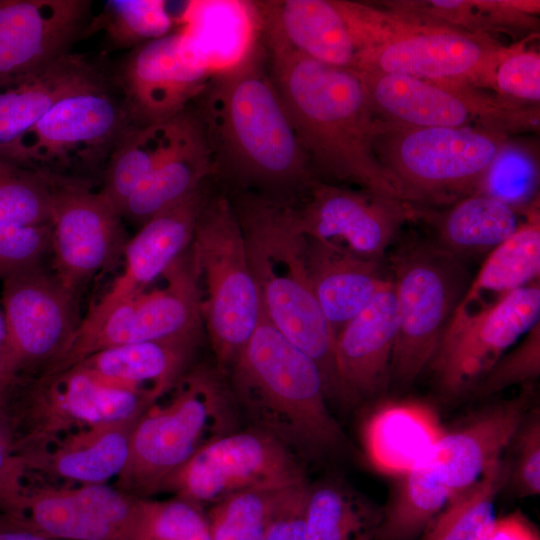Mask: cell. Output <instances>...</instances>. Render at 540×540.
Returning a JSON list of instances; mask_svg holds the SVG:
<instances>
[{
  "instance_id": "obj_34",
  "label": "cell",
  "mask_w": 540,
  "mask_h": 540,
  "mask_svg": "<svg viewBox=\"0 0 540 540\" xmlns=\"http://www.w3.org/2000/svg\"><path fill=\"white\" fill-rule=\"evenodd\" d=\"M307 540H376L384 509L337 477L309 482Z\"/></svg>"
},
{
  "instance_id": "obj_36",
  "label": "cell",
  "mask_w": 540,
  "mask_h": 540,
  "mask_svg": "<svg viewBox=\"0 0 540 540\" xmlns=\"http://www.w3.org/2000/svg\"><path fill=\"white\" fill-rule=\"evenodd\" d=\"M178 117L161 124L131 126L114 147L102 173L99 192L120 215L130 196L173 143Z\"/></svg>"
},
{
  "instance_id": "obj_38",
  "label": "cell",
  "mask_w": 540,
  "mask_h": 540,
  "mask_svg": "<svg viewBox=\"0 0 540 540\" xmlns=\"http://www.w3.org/2000/svg\"><path fill=\"white\" fill-rule=\"evenodd\" d=\"M174 20L163 0H110L86 32L103 30L116 48L133 49L173 31Z\"/></svg>"
},
{
  "instance_id": "obj_3",
  "label": "cell",
  "mask_w": 540,
  "mask_h": 540,
  "mask_svg": "<svg viewBox=\"0 0 540 540\" xmlns=\"http://www.w3.org/2000/svg\"><path fill=\"white\" fill-rule=\"evenodd\" d=\"M241 414L303 463L340 451L345 435L328 408L316 363L262 315L226 373Z\"/></svg>"
},
{
  "instance_id": "obj_12",
  "label": "cell",
  "mask_w": 540,
  "mask_h": 540,
  "mask_svg": "<svg viewBox=\"0 0 540 540\" xmlns=\"http://www.w3.org/2000/svg\"><path fill=\"white\" fill-rule=\"evenodd\" d=\"M164 284L115 302L99 301L82 320L64 363L73 366L115 346L200 336L199 273L191 246L160 276Z\"/></svg>"
},
{
  "instance_id": "obj_25",
  "label": "cell",
  "mask_w": 540,
  "mask_h": 540,
  "mask_svg": "<svg viewBox=\"0 0 540 540\" xmlns=\"http://www.w3.org/2000/svg\"><path fill=\"white\" fill-rule=\"evenodd\" d=\"M209 195L205 182L178 203L144 222L127 241L123 253L124 272L100 301L115 302L146 289L188 250Z\"/></svg>"
},
{
  "instance_id": "obj_33",
  "label": "cell",
  "mask_w": 540,
  "mask_h": 540,
  "mask_svg": "<svg viewBox=\"0 0 540 540\" xmlns=\"http://www.w3.org/2000/svg\"><path fill=\"white\" fill-rule=\"evenodd\" d=\"M539 274L540 221L537 212L510 238L489 252L454 314L469 315L489 309L511 293L539 281Z\"/></svg>"
},
{
  "instance_id": "obj_46",
  "label": "cell",
  "mask_w": 540,
  "mask_h": 540,
  "mask_svg": "<svg viewBox=\"0 0 540 540\" xmlns=\"http://www.w3.org/2000/svg\"><path fill=\"white\" fill-rule=\"evenodd\" d=\"M511 443L514 447L513 466L508 467V479L519 496L540 493V414L525 415Z\"/></svg>"
},
{
  "instance_id": "obj_50",
  "label": "cell",
  "mask_w": 540,
  "mask_h": 540,
  "mask_svg": "<svg viewBox=\"0 0 540 540\" xmlns=\"http://www.w3.org/2000/svg\"><path fill=\"white\" fill-rule=\"evenodd\" d=\"M12 382L7 364V329L3 313L0 305V401L7 387Z\"/></svg>"
},
{
  "instance_id": "obj_2",
  "label": "cell",
  "mask_w": 540,
  "mask_h": 540,
  "mask_svg": "<svg viewBox=\"0 0 540 540\" xmlns=\"http://www.w3.org/2000/svg\"><path fill=\"white\" fill-rule=\"evenodd\" d=\"M260 44L242 62L214 74L197 98L215 174L275 189L314 181Z\"/></svg>"
},
{
  "instance_id": "obj_30",
  "label": "cell",
  "mask_w": 540,
  "mask_h": 540,
  "mask_svg": "<svg viewBox=\"0 0 540 540\" xmlns=\"http://www.w3.org/2000/svg\"><path fill=\"white\" fill-rule=\"evenodd\" d=\"M200 336L130 343L96 352L78 364L112 386L151 390L160 398L190 369Z\"/></svg>"
},
{
  "instance_id": "obj_41",
  "label": "cell",
  "mask_w": 540,
  "mask_h": 540,
  "mask_svg": "<svg viewBox=\"0 0 540 540\" xmlns=\"http://www.w3.org/2000/svg\"><path fill=\"white\" fill-rule=\"evenodd\" d=\"M538 176L536 158L528 148L506 141L492 162L479 192L527 209L536 194Z\"/></svg>"
},
{
  "instance_id": "obj_1",
  "label": "cell",
  "mask_w": 540,
  "mask_h": 540,
  "mask_svg": "<svg viewBox=\"0 0 540 540\" xmlns=\"http://www.w3.org/2000/svg\"><path fill=\"white\" fill-rule=\"evenodd\" d=\"M270 76L310 167L409 203L374 150L376 117L360 75L262 38Z\"/></svg>"
},
{
  "instance_id": "obj_39",
  "label": "cell",
  "mask_w": 540,
  "mask_h": 540,
  "mask_svg": "<svg viewBox=\"0 0 540 540\" xmlns=\"http://www.w3.org/2000/svg\"><path fill=\"white\" fill-rule=\"evenodd\" d=\"M53 177L0 158V220L37 226L50 224Z\"/></svg>"
},
{
  "instance_id": "obj_16",
  "label": "cell",
  "mask_w": 540,
  "mask_h": 540,
  "mask_svg": "<svg viewBox=\"0 0 540 540\" xmlns=\"http://www.w3.org/2000/svg\"><path fill=\"white\" fill-rule=\"evenodd\" d=\"M539 317V281L489 309L453 314L429 365L440 390L458 396L476 389L504 352L539 323Z\"/></svg>"
},
{
  "instance_id": "obj_51",
  "label": "cell",
  "mask_w": 540,
  "mask_h": 540,
  "mask_svg": "<svg viewBox=\"0 0 540 540\" xmlns=\"http://www.w3.org/2000/svg\"><path fill=\"white\" fill-rule=\"evenodd\" d=\"M0 540H62L48 537L28 529L16 528L0 531Z\"/></svg>"
},
{
  "instance_id": "obj_49",
  "label": "cell",
  "mask_w": 540,
  "mask_h": 540,
  "mask_svg": "<svg viewBox=\"0 0 540 540\" xmlns=\"http://www.w3.org/2000/svg\"><path fill=\"white\" fill-rule=\"evenodd\" d=\"M486 540H540V537L534 525L521 512H514L497 518Z\"/></svg>"
},
{
  "instance_id": "obj_19",
  "label": "cell",
  "mask_w": 540,
  "mask_h": 540,
  "mask_svg": "<svg viewBox=\"0 0 540 540\" xmlns=\"http://www.w3.org/2000/svg\"><path fill=\"white\" fill-rule=\"evenodd\" d=\"M146 499L106 483L26 486V523L62 540H142Z\"/></svg>"
},
{
  "instance_id": "obj_26",
  "label": "cell",
  "mask_w": 540,
  "mask_h": 540,
  "mask_svg": "<svg viewBox=\"0 0 540 540\" xmlns=\"http://www.w3.org/2000/svg\"><path fill=\"white\" fill-rule=\"evenodd\" d=\"M140 416L72 431L44 450L19 457L27 474L79 485L104 484L125 467Z\"/></svg>"
},
{
  "instance_id": "obj_45",
  "label": "cell",
  "mask_w": 540,
  "mask_h": 540,
  "mask_svg": "<svg viewBox=\"0 0 540 540\" xmlns=\"http://www.w3.org/2000/svg\"><path fill=\"white\" fill-rule=\"evenodd\" d=\"M539 374L540 325L537 323L515 349L496 362L476 389L489 395L512 385L531 381Z\"/></svg>"
},
{
  "instance_id": "obj_17",
  "label": "cell",
  "mask_w": 540,
  "mask_h": 540,
  "mask_svg": "<svg viewBox=\"0 0 540 540\" xmlns=\"http://www.w3.org/2000/svg\"><path fill=\"white\" fill-rule=\"evenodd\" d=\"M123 218L89 183L53 177L51 231L55 276L70 290L112 266L128 239Z\"/></svg>"
},
{
  "instance_id": "obj_11",
  "label": "cell",
  "mask_w": 540,
  "mask_h": 540,
  "mask_svg": "<svg viewBox=\"0 0 540 540\" xmlns=\"http://www.w3.org/2000/svg\"><path fill=\"white\" fill-rule=\"evenodd\" d=\"M393 270L399 325L390 378L408 384L429 367L468 287V276L459 256L431 244L399 252Z\"/></svg>"
},
{
  "instance_id": "obj_9",
  "label": "cell",
  "mask_w": 540,
  "mask_h": 540,
  "mask_svg": "<svg viewBox=\"0 0 540 540\" xmlns=\"http://www.w3.org/2000/svg\"><path fill=\"white\" fill-rule=\"evenodd\" d=\"M506 135L474 127H408L378 119L374 150L406 200L480 191Z\"/></svg>"
},
{
  "instance_id": "obj_47",
  "label": "cell",
  "mask_w": 540,
  "mask_h": 540,
  "mask_svg": "<svg viewBox=\"0 0 540 540\" xmlns=\"http://www.w3.org/2000/svg\"><path fill=\"white\" fill-rule=\"evenodd\" d=\"M26 476V468L14 450L8 418L0 405V513L23 523H26Z\"/></svg>"
},
{
  "instance_id": "obj_31",
  "label": "cell",
  "mask_w": 540,
  "mask_h": 540,
  "mask_svg": "<svg viewBox=\"0 0 540 540\" xmlns=\"http://www.w3.org/2000/svg\"><path fill=\"white\" fill-rule=\"evenodd\" d=\"M437 413L422 402H389L375 409L362 427L366 456L378 471L403 476L444 434Z\"/></svg>"
},
{
  "instance_id": "obj_32",
  "label": "cell",
  "mask_w": 540,
  "mask_h": 540,
  "mask_svg": "<svg viewBox=\"0 0 540 540\" xmlns=\"http://www.w3.org/2000/svg\"><path fill=\"white\" fill-rule=\"evenodd\" d=\"M181 30L198 62L212 75L235 67L260 44L253 1H198L186 11Z\"/></svg>"
},
{
  "instance_id": "obj_52",
  "label": "cell",
  "mask_w": 540,
  "mask_h": 540,
  "mask_svg": "<svg viewBox=\"0 0 540 540\" xmlns=\"http://www.w3.org/2000/svg\"><path fill=\"white\" fill-rule=\"evenodd\" d=\"M23 528L26 529L25 524L17 521L5 514L0 513V531L8 529Z\"/></svg>"
},
{
  "instance_id": "obj_10",
  "label": "cell",
  "mask_w": 540,
  "mask_h": 540,
  "mask_svg": "<svg viewBox=\"0 0 540 540\" xmlns=\"http://www.w3.org/2000/svg\"><path fill=\"white\" fill-rule=\"evenodd\" d=\"M132 126L123 98L107 80L57 102L20 140L8 160L43 174L87 182L105 169Z\"/></svg>"
},
{
  "instance_id": "obj_14",
  "label": "cell",
  "mask_w": 540,
  "mask_h": 540,
  "mask_svg": "<svg viewBox=\"0 0 540 540\" xmlns=\"http://www.w3.org/2000/svg\"><path fill=\"white\" fill-rule=\"evenodd\" d=\"M308 482L304 463L283 442L249 426L199 450L166 480L161 492L206 509L237 493Z\"/></svg>"
},
{
  "instance_id": "obj_8",
  "label": "cell",
  "mask_w": 540,
  "mask_h": 540,
  "mask_svg": "<svg viewBox=\"0 0 540 540\" xmlns=\"http://www.w3.org/2000/svg\"><path fill=\"white\" fill-rule=\"evenodd\" d=\"M204 284L200 309L216 366L225 374L232 366L262 315L243 233L224 194L209 195L202 208L191 244Z\"/></svg>"
},
{
  "instance_id": "obj_4",
  "label": "cell",
  "mask_w": 540,
  "mask_h": 540,
  "mask_svg": "<svg viewBox=\"0 0 540 540\" xmlns=\"http://www.w3.org/2000/svg\"><path fill=\"white\" fill-rule=\"evenodd\" d=\"M231 203L265 316L316 363L328 401L343 403L335 335L314 295L307 238L298 227L294 208L254 193L236 194Z\"/></svg>"
},
{
  "instance_id": "obj_40",
  "label": "cell",
  "mask_w": 540,
  "mask_h": 540,
  "mask_svg": "<svg viewBox=\"0 0 540 540\" xmlns=\"http://www.w3.org/2000/svg\"><path fill=\"white\" fill-rule=\"evenodd\" d=\"M286 489L241 492L206 508L211 540H264L274 508Z\"/></svg>"
},
{
  "instance_id": "obj_29",
  "label": "cell",
  "mask_w": 540,
  "mask_h": 540,
  "mask_svg": "<svg viewBox=\"0 0 540 540\" xmlns=\"http://www.w3.org/2000/svg\"><path fill=\"white\" fill-rule=\"evenodd\" d=\"M307 238V265L317 302L334 335L391 279L376 259L359 256L330 242Z\"/></svg>"
},
{
  "instance_id": "obj_43",
  "label": "cell",
  "mask_w": 540,
  "mask_h": 540,
  "mask_svg": "<svg viewBox=\"0 0 540 540\" xmlns=\"http://www.w3.org/2000/svg\"><path fill=\"white\" fill-rule=\"evenodd\" d=\"M51 249L50 224L29 226L0 220V280L41 264Z\"/></svg>"
},
{
  "instance_id": "obj_28",
  "label": "cell",
  "mask_w": 540,
  "mask_h": 540,
  "mask_svg": "<svg viewBox=\"0 0 540 540\" xmlns=\"http://www.w3.org/2000/svg\"><path fill=\"white\" fill-rule=\"evenodd\" d=\"M215 174L212 153L195 112L178 117L175 138L153 171L139 184L122 218L141 225L195 191Z\"/></svg>"
},
{
  "instance_id": "obj_23",
  "label": "cell",
  "mask_w": 540,
  "mask_h": 540,
  "mask_svg": "<svg viewBox=\"0 0 540 540\" xmlns=\"http://www.w3.org/2000/svg\"><path fill=\"white\" fill-rule=\"evenodd\" d=\"M398 325V304L391 279L336 335L335 362L343 403L368 399L391 380Z\"/></svg>"
},
{
  "instance_id": "obj_7",
  "label": "cell",
  "mask_w": 540,
  "mask_h": 540,
  "mask_svg": "<svg viewBox=\"0 0 540 540\" xmlns=\"http://www.w3.org/2000/svg\"><path fill=\"white\" fill-rule=\"evenodd\" d=\"M159 399L151 390L109 385L78 366L49 375H20L4 392L18 456L44 450L62 436L142 414Z\"/></svg>"
},
{
  "instance_id": "obj_48",
  "label": "cell",
  "mask_w": 540,
  "mask_h": 540,
  "mask_svg": "<svg viewBox=\"0 0 540 540\" xmlns=\"http://www.w3.org/2000/svg\"><path fill=\"white\" fill-rule=\"evenodd\" d=\"M309 482L284 491L271 515L264 540H307L305 512Z\"/></svg>"
},
{
  "instance_id": "obj_35",
  "label": "cell",
  "mask_w": 540,
  "mask_h": 540,
  "mask_svg": "<svg viewBox=\"0 0 540 540\" xmlns=\"http://www.w3.org/2000/svg\"><path fill=\"white\" fill-rule=\"evenodd\" d=\"M522 209L486 193L477 192L462 198L438 221L439 244L460 256L491 251L510 238L527 220Z\"/></svg>"
},
{
  "instance_id": "obj_5",
  "label": "cell",
  "mask_w": 540,
  "mask_h": 540,
  "mask_svg": "<svg viewBox=\"0 0 540 540\" xmlns=\"http://www.w3.org/2000/svg\"><path fill=\"white\" fill-rule=\"evenodd\" d=\"M336 4L352 37V70L408 75L435 82L487 84L505 47L489 35L457 29L395 9Z\"/></svg>"
},
{
  "instance_id": "obj_18",
  "label": "cell",
  "mask_w": 540,
  "mask_h": 540,
  "mask_svg": "<svg viewBox=\"0 0 540 540\" xmlns=\"http://www.w3.org/2000/svg\"><path fill=\"white\" fill-rule=\"evenodd\" d=\"M213 75L189 49L182 31L130 50L117 85L132 126L166 123L188 109Z\"/></svg>"
},
{
  "instance_id": "obj_27",
  "label": "cell",
  "mask_w": 540,
  "mask_h": 540,
  "mask_svg": "<svg viewBox=\"0 0 540 540\" xmlns=\"http://www.w3.org/2000/svg\"><path fill=\"white\" fill-rule=\"evenodd\" d=\"M260 36L312 60L353 69L356 49L335 0L253 1Z\"/></svg>"
},
{
  "instance_id": "obj_37",
  "label": "cell",
  "mask_w": 540,
  "mask_h": 540,
  "mask_svg": "<svg viewBox=\"0 0 540 540\" xmlns=\"http://www.w3.org/2000/svg\"><path fill=\"white\" fill-rule=\"evenodd\" d=\"M508 479L502 458L428 523L422 540H486L497 517L495 500Z\"/></svg>"
},
{
  "instance_id": "obj_20",
  "label": "cell",
  "mask_w": 540,
  "mask_h": 540,
  "mask_svg": "<svg viewBox=\"0 0 540 540\" xmlns=\"http://www.w3.org/2000/svg\"><path fill=\"white\" fill-rule=\"evenodd\" d=\"M528 410V398L499 403L463 426L444 432L408 473L433 497L449 501L474 485L501 459Z\"/></svg>"
},
{
  "instance_id": "obj_13",
  "label": "cell",
  "mask_w": 540,
  "mask_h": 540,
  "mask_svg": "<svg viewBox=\"0 0 540 540\" xmlns=\"http://www.w3.org/2000/svg\"><path fill=\"white\" fill-rule=\"evenodd\" d=\"M376 117L408 127H474L506 135L536 129L539 109L491 98L468 84L435 82L408 75L357 72Z\"/></svg>"
},
{
  "instance_id": "obj_15",
  "label": "cell",
  "mask_w": 540,
  "mask_h": 540,
  "mask_svg": "<svg viewBox=\"0 0 540 540\" xmlns=\"http://www.w3.org/2000/svg\"><path fill=\"white\" fill-rule=\"evenodd\" d=\"M1 281L10 376L46 374L63 357L82 322L76 292L41 264Z\"/></svg>"
},
{
  "instance_id": "obj_44",
  "label": "cell",
  "mask_w": 540,
  "mask_h": 540,
  "mask_svg": "<svg viewBox=\"0 0 540 540\" xmlns=\"http://www.w3.org/2000/svg\"><path fill=\"white\" fill-rule=\"evenodd\" d=\"M493 87L513 101L540 100V54L519 46L510 47L496 66Z\"/></svg>"
},
{
  "instance_id": "obj_24",
  "label": "cell",
  "mask_w": 540,
  "mask_h": 540,
  "mask_svg": "<svg viewBox=\"0 0 540 540\" xmlns=\"http://www.w3.org/2000/svg\"><path fill=\"white\" fill-rule=\"evenodd\" d=\"M104 81L90 60L69 52L0 82V158L8 160L23 136L61 99Z\"/></svg>"
},
{
  "instance_id": "obj_22",
  "label": "cell",
  "mask_w": 540,
  "mask_h": 540,
  "mask_svg": "<svg viewBox=\"0 0 540 540\" xmlns=\"http://www.w3.org/2000/svg\"><path fill=\"white\" fill-rule=\"evenodd\" d=\"M89 0H0V82L69 53L89 25Z\"/></svg>"
},
{
  "instance_id": "obj_21",
  "label": "cell",
  "mask_w": 540,
  "mask_h": 540,
  "mask_svg": "<svg viewBox=\"0 0 540 540\" xmlns=\"http://www.w3.org/2000/svg\"><path fill=\"white\" fill-rule=\"evenodd\" d=\"M311 197L294 208L300 231L340 245L366 258L377 259L390 245L400 226L415 211L409 203L365 190L313 181Z\"/></svg>"
},
{
  "instance_id": "obj_6",
  "label": "cell",
  "mask_w": 540,
  "mask_h": 540,
  "mask_svg": "<svg viewBox=\"0 0 540 540\" xmlns=\"http://www.w3.org/2000/svg\"><path fill=\"white\" fill-rule=\"evenodd\" d=\"M139 417L128 460L114 487L149 498L195 453L240 429V410L227 375L217 366L190 368L169 391Z\"/></svg>"
},
{
  "instance_id": "obj_42",
  "label": "cell",
  "mask_w": 540,
  "mask_h": 540,
  "mask_svg": "<svg viewBox=\"0 0 540 540\" xmlns=\"http://www.w3.org/2000/svg\"><path fill=\"white\" fill-rule=\"evenodd\" d=\"M142 540H211L205 509L176 496L147 498Z\"/></svg>"
}]
</instances>
